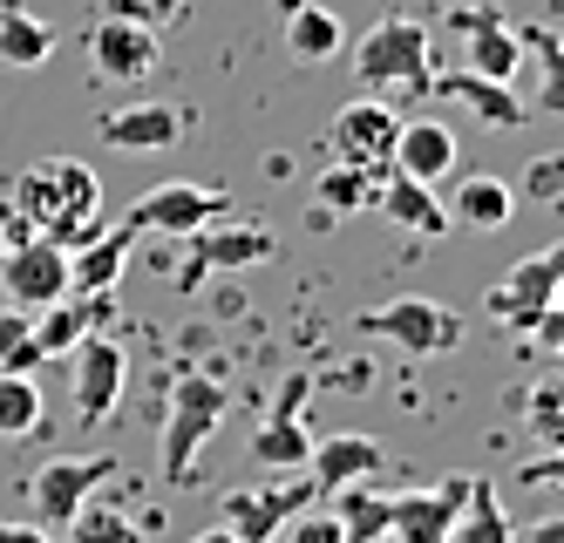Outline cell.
Wrapping results in <instances>:
<instances>
[{
  "label": "cell",
  "mask_w": 564,
  "mask_h": 543,
  "mask_svg": "<svg viewBox=\"0 0 564 543\" xmlns=\"http://www.w3.org/2000/svg\"><path fill=\"white\" fill-rule=\"evenodd\" d=\"M375 211L388 225H401L409 238H442L449 231V204L435 197V184H415V177H401L394 163L381 171V191H375Z\"/></svg>",
  "instance_id": "obj_18"
},
{
  "label": "cell",
  "mask_w": 564,
  "mask_h": 543,
  "mask_svg": "<svg viewBox=\"0 0 564 543\" xmlns=\"http://www.w3.org/2000/svg\"><path fill=\"white\" fill-rule=\"evenodd\" d=\"M347 530V543H388V517H394V496L368 489V482H354V489H334V503H327Z\"/></svg>",
  "instance_id": "obj_27"
},
{
  "label": "cell",
  "mask_w": 564,
  "mask_h": 543,
  "mask_svg": "<svg viewBox=\"0 0 564 543\" xmlns=\"http://www.w3.org/2000/svg\"><path fill=\"white\" fill-rule=\"evenodd\" d=\"M313 496H319L313 476H306V482H286V489H231L225 503H218V523H225L238 543H272L300 510H313Z\"/></svg>",
  "instance_id": "obj_11"
},
{
  "label": "cell",
  "mask_w": 564,
  "mask_h": 543,
  "mask_svg": "<svg viewBox=\"0 0 564 543\" xmlns=\"http://www.w3.org/2000/svg\"><path fill=\"white\" fill-rule=\"evenodd\" d=\"M523 543H564V517H538L531 530H523Z\"/></svg>",
  "instance_id": "obj_37"
},
{
  "label": "cell",
  "mask_w": 564,
  "mask_h": 543,
  "mask_svg": "<svg viewBox=\"0 0 564 543\" xmlns=\"http://www.w3.org/2000/svg\"><path fill=\"white\" fill-rule=\"evenodd\" d=\"M429 48H435L429 28L409 21V14H394V21L368 28V34H360V48L347 55V62H354V82H360V96H381V102H394V109L422 102V96L435 89V55H429Z\"/></svg>",
  "instance_id": "obj_2"
},
{
  "label": "cell",
  "mask_w": 564,
  "mask_h": 543,
  "mask_svg": "<svg viewBox=\"0 0 564 543\" xmlns=\"http://www.w3.org/2000/svg\"><path fill=\"white\" fill-rule=\"evenodd\" d=\"M381 171H388V163H381ZM381 171H368V163H327V171H319V184H313L319 218H360V211H375Z\"/></svg>",
  "instance_id": "obj_26"
},
{
  "label": "cell",
  "mask_w": 564,
  "mask_h": 543,
  "mask_svg": "<svg viewBox=\"0 0 564 543\" xmlns=\"http://www.w3.org/2000/svg\"><path fill=\"white\" fill-rule=\"evenodd\" d=\"M0 543H55V530H42V523H0Z\"/></svg>",
  "instance_id": "obj_36"
},
{
  "label": "cell",
  "mask_w": 564,
  "mask_h": 543,
  "mask_svg": "<svg viewBox=\"0 0 564 543\" xmlns=\"http://www.w3.org/2000/svg\"><path fill=\"white\" fill-rule=\"evenodd\" d=\"M156 62H164V41H156L150 28L116 21V14H102V21L89 28V68H96L102 82H150Z\"/></svg>",
  "instance_id": "obj_13"
},
{
  "label": "cell",
  "mask_w": 564,
  "mask_h": 543,
  "mask_svg": "<svg viewBox=\"0 0 564 543\" xmlns=\"http://www.w3.org/2000/svg\"><path fill=\"white\" fill-rule=\"evenodd\" d=\"M231 211V197L225 191H212V184H150L137 204H130V231L143 238V231H164V238H191V231H205V225H218Z\"/></svg>",
  "instance_id": "obj_8"
},
{
  "label": "cell",
  "mask_w": 564,
  "mask_h": 543,
  "mask_svg": "<svg viewBox=\"0 0 564 543\" xmlns=\"http://www.w3.org/2000/svg\"><path fill=\"white\" fill-rule=\"evenodd\" d=\"M191 543H238V536H231V530H225V523H212V530H197V536H191Z\"/></svg>",
  "instance_id": "obj_38"
},
{
  "label": "cell",
  "mask_w": 564,
  "mask_h": 543,
  "mask_svg": "<svg viewBox=\"0 0 564 543\" xmlns=\"http://www.w3.org/2000/svg\"><path fill=\"white\" fill-rule=\"evenodd\" d=\"M130 388V354L109 340V333H89L83 347H75V422L83 428H102L116 401Z\"/></svg>",
  "instance_id": "obj_10"
},
{
  "label": "cell",
  "mask_w": 564,
  "mask_h": 543,
  "mask_svg": "<svg viewBox=\"0 0 564 543\" xmlns=\"http://www.w3.org/2000/svg\"><path fill=\"white\" fill-rule=\"evenodd\" d=\"M96 130L109 150H171L191 130V116L177 102H123V109H102Z\"/></svg>",
  "instance_id": "obj_16"
},
{
  "label": "cell",
  "mask_w": 564,
  "mask_h": 543,
  "mask_svg": "<svg viewBox=\"0 0 564 543\" xmlns=\"http://www.w3.org/2000/svg\"><path fill=\"white\" fill-rule=\"evenodd\" d=\"M109 300H116V292H68V300H55V306L34 313V347H42V360L83 347V340H89V326L109 319Z\"/></svg>",
  "instance_id": "obj_22"
},
{
  "label": "cell",
  "mask_w": 564,
  "mask_h": 543,
  "mask_svg": "<svg viewBox=\"0 0 564 543\" xmlns=\"http://www.w3.org/2000/svg\"><path fill=\"white\" fill-rule=\"evenodd\" d=\"M463 28V68L490 75V82H517L523 75V34L497 14H456Z\"/></svg>",
  "instance_id": "obj_19"
},
{
  "label": "cell",
  "mask_w": 564,
  "mask_h": 543,
  "mask_svg": "<svg viewBox=\"0 0 564 543\" xmlns=\"http://www.w3.org/2000/svg\"><path fill=\"white\" fill-rule=\"evenodd\" d=\"M14 211L28 218V231L55 238L62 252H83L109 231L102 218V177L83 156H42L14 177Z\"/></svg>",
  "instance_id": "obj_1"
},
{
  "label": "cell",
  "mask_w": 564,
  "mask_h": 543,
  "mask_svg": "<svg viewBox=\"0 0 564 543\" xmlns=\"http://www.w3.org/2000/svg\"><path fill=\"white\" fill-rule=\"evenodd\" d=\"M225 381L218 373H184V381L171 388V414H164V435H156V469H164V489H191L197 482V455H205V442L218 435L225 422Z\"/></svg>",
  "instance_id": "obj_3"
},
{
  "label": "cell",
  "mask_w": 564,
  "mask_h": 543,
  "mask_svg": "<svg viewBox=\"0 0 564 543\" xmlns=\"http://www.w3.org/2000/svg\"><path fill=\"white\" fill-rule=\"evenodd\" d=\"M360 333H375V340L415 354V360L463 347V319L442 300H422V292H401V300H388V306H368V313H360Z\"/></svg>",
  "instance_id": "obj_4"
},
{
  "label": "cell",
  "mask_w": 564,
  "mask_h": 543,
  "mask_svg": "<svg viewBox=\"0 0 564 543\" xmlns=\"http://www.w3.org/2000/svg\"><path fill=\"white\" fill-rule=\"evenodd\" d=\"M557 285H564V245L517 259L490 292H482V306H490V319H503L510 333H531L544 319V306H557Z\"/></svg>",
  "instance_id": "obj_6"
},
{
  "label": "cell",
  "mask_w": 564,
  "mask_h": 543,
  "mask_svg": "<svg viewBox=\"0 0 564 543\" xmlns=\"http://www.w3.org/2000/svg\"><path fill=\"white\" fill-rule=\"evenodd\" d=\"M62 543H143V523L130 510H116V503H83L68 517Z\"/></svg>",
  "instance_id": "obj_30"
},
{
  "label": "cell",
  "mask_w": 564,
  "mask_h": 543,
  "mask_svg": "<svg viewBox=\"0 0 564 543\" xmlns=\"http://www.w3.org/2000/svg\"><path fill=\"white\" fill-rule=\"evenodd\" d=\"M272 543H347V530H340V517L334 510H300L286 530H279Z\"/></svg>",
  "instance_id": "obj_34"
},
{
  "label": "cell",
  "mask_w": 564,
  "mask_h": 543,
  "mask_svg": "<svg viewBox=\"0 0 564 543\" xmlns=\"http://www.w3.org/2000/svg\"><path fill=\"white\" fill-rule=\"evenodd\" d=\"M463 496H469V476H449V482H435V489L394 496L388 543H449V530L463 517Z\"/></svg>",
  "instance_id": "obj_14"
},
{
  "label": "cell",
  "mask_w": 564,
  "mask_h": 543,
  "mask_svg": "<svg viewBox=\"0 0 564 543\" xmlns=\"http://www.w3.org/2000/svg\"><path fill=\"white\" fill-rule=\"evenodd\" d=\"M510 218H517V191L503 177H456L449 225H463V231H503Z\"/></svg>",
  "instance_id": "obj_24"
},
{
  "label": "cell",
  "mask_w": 564,
  "mask_h": 543,
  "mask_svg": "<svg viewBox=\"0 0 564 543\" xmlns=\"http://www.w3.org/2000/svg\"><path fill=\"white\" fill-rule=\"evenodd\" d=\"M42 428V388L34 373H0V442H28Z\"/></svg>",
  "instance_id": "obj_31"
},
{
  "label": "cell",
  "mask_w": 564,
  "mask_h": 543,
  "mask_svg": "<svg viewBox=\"0 0 564 543\" xmlns=\"http://www.w3.org/2000/svg\"><path fill=\"white\" fill-rule=\"evenodd\" d=\"M557 306H564V285H557Z\"/></svg>",
  "instance_id": "obj_39"
},
{
  "label": "cell",
  "mask_w": 564,
  "mask_h": 543,
  "mask_svg": "<svg viewBox=\"0 0 564 543\" xmlns=\"http://www.w3.org/2000/svg\"><path fill=\"white\" fill-rule=\"evenodd\" d=\"M523 34V62L538 68V96H544V116H564V41L544 34V28H517Z\"/></svg>",
  "instance_id": "obj_32"
},
{
  "label": "cell",
  "mask_w": 564,
  "mask_h": 543,
  "mask_svg": "<svg viewBox=\"0 0 564 543\" xmlns=\"http://www.w3.org/2000/svg\"><path fill=\"white\" fill-rule=\"evenodd\" d=\"M306 469H313V482L319 489H354V482H375L381 469H388V455H381V442L375 435H360V428H334V435H319L313 442V455H306Z\"/></svg>",
  "instance_id": "obj_15"
},
{
  "label": "cell",
  "mask_w": 564,
  "mask_h": 543,
  "mask_svg": "<svg viewBox=\"0 0 564 543\" xmlns=\"http://www.w3.org/2000/svg\"><path fill=\"white\" fill-rule=\"evenodd\" d=\"M300 401H306V373L300 381H286V394H279V408L259 422L252 435V455L265 469H306V455H313V435L300 428Z\"/></svg>",
  "instance_id": "obj_23"
},
{
  "label": "cell",
  "mask_w": 564,
  "mask_h": 543,
  "mask_svg": "<svg viewBox=\"0 0 564 543\" xmlns=\"http://www.w3.org/2000/svg\"><path fill=\"white\" fill-rule=\"evenodd\" d=\"M130 245H137L130 225H109L96 245L68 252V292H116V279H123V265H130Z\"/></svg>",
  "instance_id": "obj_25"
},
{
  "label": "cell",
  "mask_w": 564,
  "mask_h": 543,
  "mask_svg": "<svg viewBox=\"0 0 564 543\" xmlns=\"http://www.w3.org/2000/svg\"><path fill=\"white\" fill-rule=\"evenodd\" d=\"M116 476V455H55V463L34 469L28 482V503L42 530H68V517L89 503V489H102Z\"/></svg>",
  "instance_id": "obj_7"
},
{
  "label": "cell",
  "mask_w": 564,
  "mask_h": 543,
  "mask_svg": "<svg viewBox=\"0 0 564 543\" xmlns=\"http://www.w3.org/2000/svg\"><path fill=\"white\" fill-rule=\"evenodd\" d=\"M279 252V238L272 231H259V225H205V231H191L184 238V265H177V285L191 292L205 272H246V265H259V259H272Z\"/></svg>",
  "instance_id": "obj_9"
},
{
  "label": "cell",
  "mask_w": 564,
  "mask_h": 543,
  "mask_svg": "<svg viewBox=\"0 0 564 543\" xmlns=\"http://www.w3.org/2000/svg\"><path fill=\"white\" fill-rule=\"evenodd\" d=\"M429 96H442V102H463L476 122H490V130H523V122H531V109L517 102V89H510V82L469 75V68H449V75H435V89H429Z\"/></svg>",
  "instance_id": "obj_20"
},
{
  "label": "cell",
  "mask_w": 564,
  "mask_h": 543,
  "mask_svg": "<svg viewBox=\"0 0 564 543\" xmlns=\"http://www.w3.org/2000/svg\"><path fill=\"white\" fill-rule=\"evenodd\" d=\"M394 137H401V109L381 102V96H354V102H340L334 130H327L334 156H340V163H368V171H381V163L394 156Z\"/></svg>",
  "instance_id": "obj_12"
},
{
  "label": "cell",
  "mask_w": 564,
  "mask_h": 543,
  "mask_svg": "<svg viewBox=\"0 0 564 543\" xmlns=\"http://www.w3.org/2000/svg\"><path fill=\"white\" fill-rule=\"evenodd\" d=\"M102 14L137 21V28H150V34H164V28L184 21V0H102Z\"/></svg>",
  "instance_id": "obj_33"
},
{
  "label": "cell",
  "mask_w": 564,
  "mask_h": 543,
  "mask_svg": "<svg viewBox=\"0 0 564 543\" xmlns=\"http://www.w3.org/2000/svg\"><path fill=\"white\" fill-rule=\"evenodd\" d=\"M449 543H517V530H510V517H503V503H497L490 482L469 476V496H463V517H456Z\"/></svg>",
  "instance_id": "obj_28"
},
{
  "label": "cell",
  "mask_w": 564,
  "mask_h": 543,
  "mask_svg": "<svg viewBox=\"0 0 564 543\" xmlns=\"http://www.w3.org/2000/svg\"><path fill=\"white\" fill-rule=\"evenodd\" d=\"M523 197L557 204V211H564V156H538L531 171H523Z\"/></svg>",
  "instance_id": "obj_35"
},
{
  "label": "cell",
  "mask_w": 564,
  "mask_h": 543,
  "mask_svg": "<svg viewBox=\"0 0 564 543\" xmlns=\"http://www.w3.org/2000/svg\"><path fill=\"white\" fill-rule=\"evenodd\" d=\"M388 163H394L401 177H415V184H442V177H456L463 150H456V130L442 116H422V122H401Z\"/></svg>",
  "instance_id": "obj_17"
},
{
  "label": "cell",
  "mask_w": 564,
  "mask_h": 543,
  "mask_svg": "<svg viewBox=\"0 0 564 543\" xmlns=\"http://www.w3.org/2000/svg\"><path fill=\"white\" fill-rule=\"evenodd\" d=\"M55 55V28L48 21H34L21 8H0V62L8 68H42Z\"/></svg>",
  "instance_id": "obj_29"
},
{
  "label": "cell",
  "mask_w": 564,
  "mask_h": 543,
  "mask_svg": "<svg viewBox=\"0 0 564 543\" xmlns=\"http://www.w3.org/2000/svg\"><path fill=\"white\" fill-rule=\"evenodd\" d=\"M279 21H286V55L300 68H327L347 55V28L334 8H313V0H279Z\"/></svg>",
  "instance_id": "obj_21"
},
{
  "label": "cell",
  "mask_w": 564,
  "mask_h": 543,
  "mask_svg": "<svg viewBox=\"0 0 564 543\" xmlns=\"http://www.w3.org/2000/svg\"><path fill=\"white\" fill-rule=\"evenodd\" d=\"M0 300L21 306V313H42V306L68 300V252L42 231L0 245Z\"/></svg>",
  "instance_id": "obj_5"
}]
</instances>
